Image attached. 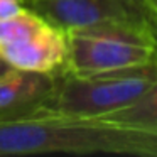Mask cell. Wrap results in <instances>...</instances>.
<instances>
[{
	"mask_svg": "<svg viewBox=\"0 0 157 157\" xmlns=\"http://www.w3.org/2000/svg\"><path fill=\"white\" fill-rule=\"evenodd\" d=\"M51 152L157 155V132L48 110L0 122V157Z\"/></svg>",
	"mask_w": 157,
	"mask_h": 157,
	"instance_id": "cell-1",
	"label": "cell"
},
{
	"mask_svg": "<svg viewBox=\"0 0 157 157\" xmlns=\"http://www.w3.org/2000/svg\"><path fill=\"white\" fill-rule=\"evenodd\" d=\"M155 79L157 61L95 75H75L61 68L42 110L81 118L103 117L133 103Z\"/></svg>",
	"mask_w": 157,
	"mask_h": 157,
	"instance_id": "cell-2",
	"label": "cell"
},
{
	"mask_svg": "<svg viewBox=\"0 0 157 157\" xmlns=\"http://www.w3.org/2000/svg\"><path fill=\"white\" fill-rule=\"evenodd\" d=\"M64 69L75 75L117 71L157 61V24L105 22L66 32Z\"/></svg>",
	"mask_w": 157,
	"mask_h": 157,
	"instance_id": "cell-3",
	"label": "cell"
},
{
	"mask_svg": "<svg viewBox=\"0 0 157 157\" xmlns=\"http://www.w3.org/2000/svg\"><path fill=\"white\" fill-rule=\"evenodd\" d=\"M0 56L15 69L54 73L66 64V32L32 9L22 7L0 19Z\"/></svg>",
	"mask_w": 157,
	"mask_h": 157,
	"instance_id": "cell-4",
	"label": "cell"
},
{
	"mask_svg": "<svg viewBox=\"0 0 157 157\" xmlns=\"http://www.w3.org/2000/svg\"><path fill=\"white\" fill-rule=\"evenodd\" d=\"M25 7L64 32L105 22L157 24L144 0H32Z\"/></svg>",
	"mask_w": 157,
	"mask_h": 157,
	"instance_id": "cell-5",
	"label": "cell"
},
{
	"mask_svg": "<svg viewBox=\"0 0 157 157\" xmlns=\"http://www.w3.org/2000/svg\"><path fill=\"white\" fill-rule=\"evenodd\" d=\"M56 81L54 73L12 68L0 76V122L25 118L44 108Z\"/></svg>",
	"mask_w": 157,
	"mask_h": 157,
	"instance_id": "cell-6",
	"label": "cell"
},
{
	"mask_svg": "<svg viewBox=\"0 0 157 157\" xmlns=\"http://www.w3.org/2000/svg\"><path fill=\"white\" fill-rule=\"evenodd\" d=\"M117 125L157 132V79L133 103L103 117H95Z\"/></svg>",
	"mask_w": 157,
	"mask_h": 157,
	"instance_id": "cell-7",
	"label": "cell"
},
{
	"mask_svg": "<svg viewBox=\"0 0 157 157\" xmlns=\"http://www.w3.org/2000/svg\"><path fill=\"white\" fill-rule=\"evenodd\" d=\"M24 5V0H0V19H5L9 15H14Z\"/></svg>",
	"mask_w": 157,
	"mask_h": 157,
	"instance_id": "cell-8",
	"label": "cell"
},
{
	"mask_svg": "<svg viewBox=\"0 0 157 157\" xmlns=\"http://www.w3.org/2000/svg\"><path fill=\"white\" fill-rule=\"evenodd\" d=\"M10 69H12V66L9 64V63L5 61L4 58H2V56H0V76H2V75H5V73H7V71H10Z\"/></svg>",
	"mask_w": 157,
	"mask_h": 157,
	"instance_id": "cell-9",
	"label": "cell"
},
{
	"mask_svg": "<svg viewBox=\"0 0 157 157\" xmlns=\"http://www.w3.org/2000/svg\"><path fill=\"white\" fill-rule=\"evenodd\" d=\"M150 7H152V12L157 17V0H150Z\"/></svg>",
	"mask_w": 157,
	"mask_h": 157,
	"instance_id": "cell-10",
	"label": "cell"
},
{
	"mask_svg": "<svg viewBox=\"0 0 157 157\" xmlns=\"http://www.w3.org/2000/svg\"><path fill=\"white\" fill-rule=\"evenodd\" d=\"M144 2H145V4L149 5V9H150V2H149V0H144ZM150 10H152V9H150ZM154 15H155V14H154Z\"/></svg>",
	"mask_w": 157,
	"mask_h": 157,
	"instance_id": "cell-11",
	"label": "cell"
},
{
	"mask_svg": "<svg viewBox=\"0 0 157 157\" xmlns=\"http://www.w3.org/2000/svg\"><path fill=\"white\" fill-rule=\"evenodd\" d=\"M29 2H32V0H24V5H27Z\"/></svg>",
	"mask_w": 157,
	"mask_h": 157,
	"instance_id": "cell-12",
	"label": "cell"
},
{
	"mask_svg": "<svg viewBox=\"0 0 157 157\" xmlns=\"http://www.w3.org/2000/svg\"><path fill=\"white\" fill-rule=\"evenodd\" d=\"M149 2H150V0H149ZM150 9H152V7H150Z\"/></svg>",
	"mask_w": 157,
	"mask_h": 157,
	"instance_id": "cell-13",
	"label": "cell"
}]
</instances>
